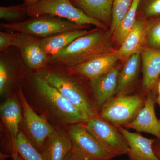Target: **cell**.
I'll return each instance as SVG.
<instances>
[{
    "mask_svg": "<svg viewBox=\"0 0 160 160\" xmlns=\"http://www.w3.org/2000/svg\"><path fill=\"white\" fill-rule=\"evenodd\" d=\"M32 109L56 128H66L89 119L38 71L29 69L21 83Z\"/></svg>",
    "mask_w": 160,
    "mask_h": 160,
    "instance_id": "obj_1",
    "label": "cell"
},
{
    "mask_svg": "<svg viewBox=\"0 0 160 160\" xmlns=\"http://www.w3.org/2000/svg\"><path fill=\"white\" fill-rule=\"evenodd\" d=\"M37 71L89 119L98 116L89 84L87 86L85 82L86 79L55 64L49 63Z\"/></svg>",
    "mask_w": 160,
    "mask_h": 160,
    "instance_id": "obj_2",
    "label": "cell"
},
{
    "mask_svg": "<svg viewBox=\"0 0 160 160\" xmlns=\"http://www.w3.org/2000/svg\"><path fill=\"white\" fill-rule=\"evenodd\" d=\"M112 35L103 29H92L66 48L49 56V64L72 68L101 55L112 52Z\"/></svg>",
    "mask_w": 160,
    "mask_h": 160,
    "instance_id": "obj_3",
    "label": "cell"
},
{
    "mask_svg": "<svg viewBox=\"0 0 160 160\" xmlns=\"http://www.w3.org/2000/svg\"><path fill=\"white\" fill-rule=\"evenodd\" d=\"M1 28L10 32H22L43 38L65 32L86 29L89 26H81L61 18L43 15L32 17L20 22L2 23Z\"/></svg>",
    "mask_w": 160,
    "mask_h": 160,
    "instance_id": "obj_4",
    "label": "cell"
},
{
    "mask_svg": "<svg viewBox=\"0 0 160 160\" xmlns=\"http://www.w3.org/2000/svg\"><path fill=\"white\" fill-rule=\"evenodd\" d=\"M30 17L49 15L64 19L81 26L92 25L96 28L107 30L108 26L92 18L75 6L71 0H41L28 8Z\"/></svg>",
    "mask_w": 160,
    "mask_h": 160,
    "instance_id": "obj_5",
    "label": "cell"
},
{
    "mask_svg": "<svg viewBox=\"0 0 160 160\" xmlns=\"http://www.w3.org/2000/svg\"><path fill=\"white\" fill-rule=\"evenodd\" d=\"M143 95H116L104 104L98 116L118 127L131 122L144 104Z\"/></svg>",
    "mask_w": 160,
    "mask_h": 160,
    "instance_id": "obj_6",
    "label": "cell"
},
{
    "mask_svg": "<svg viewBox=\"0 0 160 160\" xmlns=\"http://www.w3.org/2000/svg\"><path fill=\"white\" fill-rule=\"evenodd\" d=\"M11 48L0 54V95L6 99L17 92L23 77L29 69L18 49L14 47L10 50Z\"/></svg>",
    "mask_w": 160,
    "mask_h": 160,
    "instance_id": "obj_7",
    "label": "cell"
},
{
    "mask_svg": "<svg viewBox=\"0 0 160 160\" xmlns=\"http://www.w3.org/2000/svg\"><path fill=\"white\" fill-rule=\"evenodd\" d=\"M84 124L100 145L113 157L127 154L129 146L117 127L98 116L90 118Z\"/></svg>",
    "mask_w": 160,
    "mask_h": 160,
    "instance_id": "obj_8",
    "label": "cell"
},
{
    "mask_svg": "<svg viewBox=\"0 0 160 160\" xmlns=\"http://www.w3.org/2000/svg\"><path fill=\"white\" fill-rule=\"evenodd\" d=\"M71 141V152L83 160H112L114 157L100 145L84 123H77L68 127Z\"/></svg>",
    "mask_w": 160,
    "mask_h": 160,
    "instance_id": "obj_9",
    "label": "cell"
},
{
    "mask_svg": "<svg viewBox=\"0 0 160 160\" xmlns=\"http://www.w3.org/2000/svg\"><path fill=\"white\" fill-rule=\"evenodd\" d=\"M17 94L22 109V125L24 130L22 131L41 152L45 140L54 131L56 128L32 109L25 98L21 85Z\"/></svg>",
    "mask_w": 160,
    "mask_h": 160,
    "instance_id": "obj_10",
    "label": "cell"
},
{
    "mask_svg": "<svg viewBox=\"0 0 160 160\" xmlns=\"http://www.w3.org/2000/svg\"><path fill=\"white\" fill-rule=\"evenodd\" d=\"M13 47L18 49L24 64L30 70L38 71L49 64V56L44 50L40 38L18 32Z\"/></svg>",
    "mask_w": 160,
    "mask_h": 160,
    "instance_id": "obj_11",
    "label": "cell"
},
{
    "mask_svg": "<svg viewBox=\"0 0 160 160\" xmlns=\"http://www.w3.org/2000/svg\"><path fill=\"white\" fill-rule=\"evenodd\" d=\"M157 96L156 89L149 92L145 97L143 107L134 119L123 127L150 133L160 139L159 120L157 118L154 109Z\"/></svg>",
    "mask_w": 160,
    "mask_h": 160,
    "instance_id": "obj_12",
    "label": "cell"
},
{
    "mask_svg": "<svg viewBox=\"0 0 160 160\" xmlns=\"http://www.w3.org/2000/svg\"><path fill=\"white\" fill-rule=\"evenodd\" d=\"M120 65H116L108 73L89 81V86L98 113L100 109L117 93Z\"/></svg>",
    "mask_w": 160,
    "mask_h": 160,
    "instance_id": "obj_13",
    "label": "cell"
},
{
    "mask_svg": "<svg viewBox=\"0 0 160 160\" xmlns=\"http://www.w3.org/2000/svg\"><path fill=\"white\" fill-rule=\"evenodd\" d=\"M119 60L114 50L93 58L73 68H67L72 73L90 81L108 73L117 65Z\"/></svg>",
    "mask_w": 160,
    "mask_h": 160,
    "instance_id": "obj_14",
    "label": "cell"
},
{
    "mask_svg": "<svg viewBox=\"0 0 160 160\" xmlns=\"http://www.w3.org/2000/svg\"><path fill=\"white\" fill-rule=\"evenodd\" d=\"M71 150V141L67 130L56 128L45 140L41 153L44 160H66Z\"/></svg>",
    "mask_w": 160,
    "mask_h": 160,
    "instance_id": "obj_15",
    "label": "cell"
},
{
    "mask_svg": "<svg viewBox=\"0 0 160 160\" xmlns=\"http://www.w3.org/2000/svg\"><path fill=\"white\" fill-rule=\"evenodd\" d=\"M117 127L129 146L127 155L129 160H160L153 150V145L156 138H147L138 132H130L122 126Z\"/></svg>",
    "mask_w": 160,
    "mask_h": 160,
    "instance_id": "obj_16",
    "label": "cell"
},
{
    "mask_svg": "<svg viewBox=\"0 0 160 160\" xmlns=\"http://www.w3.org/2000/svg\"><path fill=\"white\" fill-rule=\"evenodd\" d=\"M142 71V87L146 97L155 89L160 77V50L145 47L141 51Z\"/></svg>",
    "mask_w": 160,
    "mask_h": 160,
    "instance_id": "obj_17",
    "label": "cell"
},
{
    "mask_svg": "<svg viewBox=\"0 0 160 160\" xmlns=\"http://www.w3.org/2000/svg\"><path fill=\"white\" fill-rule=\"evenodd\" d=\"M148 20L145 18H137L133 29L122 44L114 52L120 59L129 58L136 53H140L146 47V33Z\"/></svg>",
    "mask_w": 160,
    "mask_h": 160,
    "instance_id": "obj_18",
    "label": "cell"
},
{
    "mask_svg": "<svg viewBox=\"0 0 160 160\" xmlns=\"http://www.w3.org/2000/svg\"><path fill=\"white\" fill-rule=\"evenodd\" d=\"M2 122L11 136L12 140L17 136L23 118L22 109L17 92L6 99L0 106Z\"/></svg>",
    "mask_w": 160,
    "mask_h": 160,
    "instance_id": "obj_19",
    "label": "cell"
},
{
    "mask_svg": "<svg viewBox=\"0 0 160 160\" xmlns=\"http://www.w3.org/2000/svg\"><path fill=\"white\" fill-rule=\"evenodd\" d=\"M78 8L92 18L107 26H111L114 0H71Z\"/></svg>",
    "mask_w": 160,
    "mask_h": 160,
    "instance_id": "obj_20",
    "label": "cell"
},
{
    "mask_svg": "<svg viewBox=\"0 0 160 160\" xmlns=\"http://www.w3.org/2000/svg\"><path fill=\"white\" fill-rule=\"evenodd\" d=\"M91 30L78 29L61 32L41 38V43L47 54L51 56L66 48L78 38L88 34Z\"/></svg>",
    "mask_w": 160,
    "mask_h": 160,
    "instance_id": "obj_21",
    "label": "cell"
},
{
    "mask_svg": "<svg viewBox=\"0 0 160 160\" xmlns=\"http://www.w3.org/2000/svg\"><path fill=\"white\" fill-rule=\"evenodd\" d=\"M141 60L140 53L132 55L126 59L119 73L116 95L127 93L133 86L139 72Z\"/></svg>",
    "mask_w": 160,
    "mask_h": 160,
    "instance_id": "obj_22",
    "label": "cell"
},
{
    "mask_svg": "<svg viewBox=\"0 0 160 160\" xmlns=\"http://www.w3.org/2000/svg\"><path fill=\"white\" fill-rule=\"evenodd\" d=\"M140 2L141 0H133L129 11L112 33V41L118 46L122 44L134 27Z\"/></svg>",
    "mask_w": 160,
    "mask_h": 160,
    "instance_id": "obj_23",
    "label": "cell"
},
{
    "mask_svg": "<svg viewBox=\"0 0 160 160\" xmlns=\"http://www.w3.org/2000/svg\"><path fill=\"white\" fill-rule=\"evenodd\" d=\"M12 140V149L24 160H44L42 156L22 130Z\"/></svg>",
    "mask_w": 160,
    "mask_h": 160,
    "instance_id": "obj_24",
    "label": "cell"
},
{
    "mask_svg": "<svg viewBox=\"0 0 160 160\" xmlns=\"http://www.w3.org/2000/svg\"><path fill=\"white\" fill-rule=\"evenodd\" d=\"M28 6L26 4L9 6H1L0 18L9 23L20 22L25 21Z\"/></svg>",
    "mask_w": 160,
    "mask_h": 160,
    "instance_id": "obj_25",
    "label": "cell"
},
{
    "mask_svg": "<svg viewBox=\"0 0 160 160\" xmlns=\"http://www.w3.org/2000/svg\"><path fill=\"white\" fill-rule=\"evenodd\" d=\"M133 0H114L112 9V20L109 31L112 34L127 14Z\"/></svg>",
    "mask_w": 160,
    "mask_h": 160,
    "instance_id": "obj_26",
    "label": "cell"
},
{
    "mask_svg": "<svg viewBox=\"0 0 160 160\" xmlns=\"http://www.w3.org/2000/svg\"><path fill=\"white\" fill-rule=\"evenodd\" d=\"M146 47L151 49L160 50V17L148 20Z\"/></svg>",
    "mask_w": 160,
    "mask_h": 160,
    "instance_id": "obj_27",
    "label": "cell"
},
{
    "mask_svg": "<svg viewBox=\"0 0 160 160\" xmlns=\"http://www.w3.org/2000/svg\"><path fill=\"white\" fill-rule=\"evenodd\" d=\"M139 10L146 19L160 17V0H141Z\"/></svg>",
    "mask_w": 160,
    "mask_h": 160,
    "instance_id": "obj_28",
    "label": "cell"
},
{
    "mask_svg": "<svg viewBox=\"0 0 160 160\" xmlns=\"http://www.w3.org/2000/svg\"><path fill=\"white\" fill-rule=\"evenodd\" d=\"M18 32H0V51L1 52L8 51L13 47V43L17 36Z\"/></svg>",
    "mask_w": 160,
    "mask_h": 160,
    "instance_id": "obj_29",
    "label": "cell"
},
{
    "mask_svg": "<svg viewBox=\"0 0 160 160\" xmlns=\"http://www.w3.org/2000/svg\"><path fill=\"white\" fill-rule=\"evenodd\" d=\"M153 150L157 156L160 160V139L157 138L153 145Z\"/></svg>",
    "mask_w": 160,
    "mask_h": 160,
    "instance_id": "obj_30",
    "label": "cell"
},
{
    "mask_svg": "<svg viewBox=\"0 0 160 160\" xmlns=\"http://www.w3.org/2000/svg\"><path fill=\"white\" fill-rule=\"evenodd\" d=\"M12 155L13 160H24L17 152L15 151L14 150H13V151H12ZM1 160H5L1 159Z\"/></svg>",
    "mask_w": 160,
    "mask_h": 160,
    "instance_id": "obj_31",
    "label": "cell"
},
{
    "mask_svg": "<svg viewBox=\"0 0 160 160\" xmlns=\"http://www.w3.org/2000/svg\"><path fill=\"white\" fill-rule=\"evenodd\" d=\"M41 0H24L25 3L28 7L33 6L38 2Z\"/></svg>",
    "mask_w": 160,
    "mask_h": 160,
    "instance_id": "obj_32",
    "label": "cell"
},
{
    "mask_svg": "<svg viewBox=\"0 0 160 160\" xmlns=\"http://www.w3.org/2000/svg\"><path fill=\"white\" fill-rule=\"evenodd\" d=\"M66 160H83L77 157L74 155L72 152H70L68 156L67 157Z\"/></svg>",
    "mask_w": 160,
    "mask_h": 160,
    "instance_id": "obj_33",
    "label": "cell"
},
{
    "mask_svg": "<svg viewBox=\"0 0 160 160\" xmlns=\"http://www.w3.org/2000/svg\"><path fill=\"white\" fill-rule=\"evenodd\" d=\"M155 89L157 92L158 95H160V79H159L155 87Z\"/></svg>",
    "mask_w": 160,
    "mask_h": 160,
    "instance_id": "obj_34",
    "label": "cell"
},
{
    "mask_svg": "<svg viewBox=\"0 0 160 160\" xmlns=\"http://www.w3.org/2000/svg\"><path fill=\"white\" fill-rule=\"evenodd\" d=\"M156 103L158 104V105H159L160 107V95H158L157 98ZM159 122L160 124V119L159 120Z\"/></svg>",
    "mask_w": 160,
    "mask_h": 160,
    "instance_id": "obj_35",
    "label": "cell"
}]
</instances>
